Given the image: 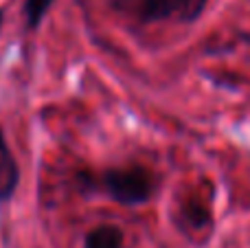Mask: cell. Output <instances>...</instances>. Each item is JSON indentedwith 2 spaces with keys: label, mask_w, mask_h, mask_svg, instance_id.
Returning a JSON list of instances; mask_svg holds the SVG:
<instances>
[{
  "label": "cell",
  "mask_w": 250,
  "mask_h": 248,
  "mask_svg": "<svg viewBox=\"0 0 250 248\" xmlns=\"http://www.w3.org/2000/svg\"><path fill=\"white\" fill-rule=\"evenodd\" d=\"M77 187L83 196L101 191L123 207H141L154 198L158 189V178L154 176V171L143 165L110 167L99 174L79 171Z\"/></svg>",
  "instance_id": "1"
},
{
  "label": "cell",
  "mask_w": 250,
  "mask_h": 248,
  "mask_svg": "<svg viewBox=\"0 0 250 248\" xmlns=\"http://www.w3.org/2000/svg\"><path fill=\"white\" fill-rule=\"evenodd\" d=\"M208 0H141L138 16L143 22L178 20L191 24L204 13Z\"/></svg>",
  "instance_id": "2"
},
{
  "label": "cell",
  "mask_w": 250,
  "mask_h": 248,
  "mask_svg": "<svg viewBox=\"0 0 250 248\" xmlns=\"http://www.w3.org/2000/svg\"><path fill=\"white\" fill-rule=\"evenodd\" d=\"M18 187H20V165L9 147L2 127H0V205L11 202Z\"/></svg>",
  "instance_id": "3"
},
{
  "label": "cell",
  "mask_w": 250,
  "mask_h": 248,
  "mask_svg": "<svg viewBox=\"0 0 250 248\" xmlns=\"http://www.w3.org/2000/svg\"><path fill=\"white\" fill-rule=\"evenodd\" d=\"M125 237L117 224H99L83 237V248H123Z\"/></svg>",
  "instance_id": "4"
},
{
  "label": "cell",
  "mask_w": 250,
  "mask_h": 248,
  "mask_svg": "<svg viewBox=\"0 0 250 248\" xmlns=\"http://www.w3.org/2000/svg\"><path fill=\"white\" fill-rule=\"evenodd\" d=\"M53 2H55V0H22V13H24L26 26H29L31 31L40 29V24L44 22L48 9L53 7Z\"/></svg>",
  "instance_id": "5"
},
{
  "label": "cell",
  "mask_w": 250,
  "mask_h": 248,
  "mask_svg": "<svg viewBox=\"0 0 250 248\" xmlns=\"http://www.w3.org/2000/svg\"><path fill=\"white\" fill-rule=\"evenodd\" d=\"M180 213L191 228H204L211 224V213L204 205H200V200H187L182 205Z\"/></svg>",
  "instance_id": "6"
},
{
  "label": "cell",
  "mask_w": 250,
  "mask_h": 248,
  "mask_svg": "<svg viewBox=\"0 0 250 248\" xmlns=\"http://www.w3.org/2000/svg\"><path fill=\"white\" fill-rule=\"evenodd\" d=\"M2 24H4V9H0V31H2Z\"/></svg>",
  "instance_id": "7"
}]
</instances>
